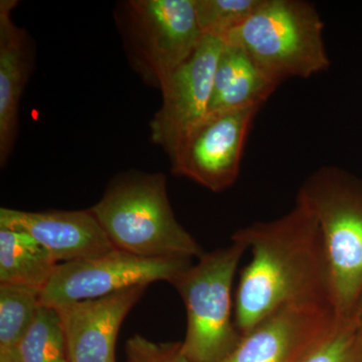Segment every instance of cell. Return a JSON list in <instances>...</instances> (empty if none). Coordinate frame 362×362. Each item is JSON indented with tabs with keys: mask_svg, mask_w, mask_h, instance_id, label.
Returning a JSON list of instances; mask_svg holds the SVG:
<instances>
[{
	"mask_svg": "<svg viewBox=\"0 0 362 362\" xmlns=\"http://www.w3.org/2000/svg\"><path fill=\"white\" fill-rule=\"evenodd\" d=\"M40 297L25 286L0 283V349H18L39 313Z\"/></svg>",
	"mask_w": 362,
	"mask_h": 362,
	"instance_id": "16",
	"label": "cell"
},
{
	"mask_svg": "<svg viewBox=\"0 0 362 362\" xmlns=\"http://www.w3.org/2000/svg\"><path fill=\"white\" fill-rule=\"evenodd\" d=\"M247 52L223 42L214 73L209 112H225L261 107L277 90Z\"/></svg>",
	"mask_w": 362,
	"mask_h": 362,
	"instance_id": "14",
	"label": "cell"
},
{
	"mask_svg": "<svg viewBox=\"0 0 362 362\" xmlns=\"http://www.w3.org/2000/svg\"><path fill=\"white\" fill-rule=\"evenodd\" d=\"M147 287L57 307L71 362H116L119 330Z\"/></svg>",
	"mask_w": 362,
	"mask_h": 362,
	"instance_id": "11",
	"label": "cell"
},
{
	"mask_svg": "<svg viewBox=\"0 0 362 362\" xmlns=\"http://www.w3.org/2000/svg\"><path fill=\"white\" fill-rule=\"evenodd\" d=\"M223 47V40L204 35L194 54L162 85L161 107L150 122V132L152 142L169 158L188 131L207 115Z\"/></svg>",
	"mask_w": 362,
	"mask_h": 362,
	"instance_id": "9",
	"label": "cell"
},
{
	"mask_svg": "<svg viewBox=\"0 0 362 362\" xmlns=\"http://www.w3.org/2000/svg\"><path fill=\"white\" fill-rule=\"evenodd\" d=\"M117 250L143 258H197L204 251L176 220L161 173H127L90 207Z\"/></svg>",
	"mask_w": 362,
	"mask_h": 362,
	"instance_id": "2",
	"label": "cell"
},
{
	"mask_svg": "<svg viewBox=\"0 0 362 362\" xmlns=\"http://www.w3.org/2000/svg\"><path fill=\"white\" fill-rule=\"evenodd\" d=\"M296 201L320 228L331 306L337 317H351L362 294V178L322 166L304 180Z\"/></svg>",
	"mask_w": 362,
	"mask_h": 362,
	"instance_id": "3",
	"label": "cell"
},
{
	"mask_svg": "<svg viewBox=\"0 0 362 362\" xmlns=\"http://www.w3.org/2000/svg\"><path fill=\"white\" fill-rule=\"evenodd\" d=\"M261 107L207 113L188 131L170 158L173 175L213 192L235 185L252 124Z\"/></svg>",
	"mask_w": 362,
	"mask_h": 362,
	"instance_id": "8",
	"label": "cell"
},
{
	"mask_svg": "<svg viewBox=\"0 0 362 362\" xmlns=\"http://www.w3.org/2000/svg\"><path fill=\"white\" fill-rule=\"evenodd\" d=\"M192 264V259L143 258L117 249L94 258L61 263L40 293V304L57 308L158 281L170 283Z\"/></svg>",
	"mask_w": 362,
	"mask_h": 362,
	"instance_id": "7",
	"label": "cell"
},
{
	"mask_svg": "<svg viewBox=\"0 0 362 362\" xmlns=\"http://www.w3.org/2000/svg\"><path fill=\"white\" fill-rule=\"evenodd\" d=\"M351 317L356 319L357 324H358L359 327H361L362 330V294L361 297H359L358 302H357L356 309H354Z\"/></svg>",
	"mask_w": 362,
	"mask_h": 362,
	"instance_id": "22",
	"label": "cell"
},
{
	"mask_svg": "<svg viewBox=\"0 0 362 362\" xmlns=\"http://www.w3.org/2000/svg\"><path fill=\"white\" fill-rule=\"evenodd\" d=\"M232 238L252 252L251 262L240 270L233 299L240 337L283 307L331 306L320 228L302 202L296 201L281 218L238 230Z\"/></svg>",
	"mask_w": 362,
	"mask_h": 362,
	"instance_id": "1",
	"label": "cell"
},
{
	"mask_svg": "<svg viewBox=\"0 0 362 362\" xmlns=\"http://www.w3.org/2000/svg\"><path fill=\"white\" fill-rule=\"evenodd\" d=\"M301 362H362V330L354 317H337Z\"/></svg>",
	"mask_w": 362,
	"mask_h": 362,
	"instance_id": "19",
	"label": "cell"
},
{
	"mask_svg": "<svg viewBox=\"0 0 362 362\" xmlns=\"http://www.w3.org/2000/svg\"><path fill=\"white\" fill-rule=\"evenodd\" d=\"M117 20L133 70L159 90L204 35L194 0H130L120 6Z\"/></svg>",
	"mask_w": 362,
	"mask_h": 362,
	"instance_id": "6",
	"label": "cell"
},
{
	"mask_svg": "<svg viewBox=\"0 0 362 362\" xmlns=\"http://www.w3.org/2000/svg\"><path fill=\"white\" fill-rule=\"evenodd\" d=\"M0 228L28 233L59 264L94 258L115 250L89 209L35 213L1 207Z\"/></svg>",
	"mask_w": 362,
	"mask_h": 362,
	"instance_id": "12",
	"label": "cell"
},
{
	"mask_svg": "<svg viewBox=\"0 0 362 362\" xmlns=\"http://www.w3.org/2000/svg\"><path fill=\"white\" fill-rule=\"evenodd\" d=\"M14 0L0 1V164L13 154L20 124L21 100L33 71L30 37L16 25Z\"/></svg>",
	"mask_w": 362,
	"mask_h": 362,
	"instance_id": "13",
	"label": "cell"
},
{
	"mask_svg": "<svg viewBox=\"0 0 362 362\" xmlns=\"http://www.w3.org/2000/svg\"><path fill=\"white\" fill-rule=\"evenodd\" d=\"M263 0H194L202 33L223 40L261 6Z\"/></svg>",
	"mask_w": 362,
	"mask_h": 362,
	"instance_id": "18",
	"label": "cell"
},
{
	"mask_svg": "<svg viewBox=\"0 0 362 362\" xmlns=\"http://www.w3.org/2000/svg\"><path fill=\"white\" fill-rule=\"evenodd\" d=\"M125 350L127 362H192L181 342H154L136 334L128 339Z\"/></svg>",
	"mask_w": 362,
	"mask_h": 362,
	"instance_id": "20",
	"label": "cell"
},
{
	"mask_svg": "<svg viewBox=\"0 0 362 362\" xmlns=\"http://www.w3.org/2000/svg\"><path fill=\"white\" fill-rule=\"evenodd\" d=\"M328 304H294L258 324L221 362H301L337 321Z\"/></svg>",
	"mask_w": 362,
	"mask_h": 362,
	"instance_id": "10",
	"label": "cell"
},
{
	"mask_svg": "<svg viewBox=\"0 0 362 362\" xmlns=\"http://www.w3.org/2000/svg\"><path fill=\"white\" fill-rule=\"evenodd\" d=\"M0 362H21L18 349H0Z\"/></svg>",
	"mask_w": 362,
	"mask_h": 362,
	"instance_id": "21",
	"label": "cell"
},
{
	"mask_svg": "<svg viewBox=\"0 0 362 362\" xmlns=\"http://www.w3.org/2000/svg\"><path fill=\"white\" fill-rule=\"evenodd\" d=\"M18 351L21 362H71L65 333L56 309L40 306Z\"/></svg>",
	"mask_w": 362,
	"mask_h": 362,
	"instance_id": "17",
	"label": "cell"
},
{
	"mask_svg": "<svg viewBox=\"0 0 362 362\" xmlns=\"http://www.w3.org/2000/svg\"><path fill=\"white\" fill-rule=\"evenodd\" d=\"M58 265L28 233L0 228V283L25 286L42 293Z\"/></svg>",
	"mask_w": 362,
	"mask_h": 362,
	"instance_id": "15",
	"label": "cell"
},
{
	"mask_svg": "<svg viewBox=\"0 0 362 362\" xmlns=\"http://www.w3.org/2000/svg\"><path fill=\"white\" fill-rule=\"evenodd\" d=\"M323 30L322 18L311 2L263 0L223 42L246 52L279 87L289 78H309L329 69Z\"/></svg>",
	"mask_w": 362,
	"mask_h": 362,
	"instance_id": "4",
	"label": "cell"
},
{
	"mask_svg": "<svg viewBox=\"0 0 362 362\" xmlns=\"http://www.w3.org/2000/svg\"><path fill=\"white\" fill-rule=\"evenodd\" d=\"M247 247L233 239L230 246L204 252L170 281L187 308V328L181 342L192 362H221L240 342L235 322L233 284Z\"/></svg>",
	"mask_w": 362,
	"mask_h": 362,
	"instance_id": "5",
	"label": "cell"
}]
</instances>
